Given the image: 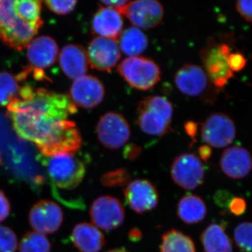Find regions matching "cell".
Wrapping results in <instances>:
<instances>
[{
    "label": "cell",
    "mask_w": 252,
    "mask_h": 252,
    "mask_svg": "<svg viewBox=\"0 0 252 252\" xmlns=\"http://www.w3.org/2000/svg\"><path fill=\"white\" fill-rule=\"evenodd\" d=\"M7 110L17 135L38 148L57 133L63 122L78 109L67 94L24 84Z\"/></svg>",
    "instance_id": "6da1fadb"
},
{
    "label": "cell",
    "mask_w": 252,
    "mask_h": 252,
    "mask_svg": "<svg viewBox=\"0 0 252 252\" xmlns=\"http://www.w3.org/2000/svg\"><path fill=\"white\" fill-rule=\"evenodd\" d=\"M173 107L166 97L152 95L141 100L137 108V124L150 135L162 137L170 132Z\"/></svg>",
    "instance_id": "7a4b0ae2"
},
{
    "label": "cell",
    "mask_w": 252,
    "mask_h": 252,
    "mask_svg": "<svg viewBox=\"0 0 252 252\" xmlns=\"http://www.w3.org/2000/svg\"><path fill=\"white\" fill-rule=\"evenodd\" d=\"M38 31L18 16L14 0H0V39L4 44L22 51L34 39Z\"/></svg>",
    "instance_id": "3957f363"
},
{
    "label": "cell",
    "mask_w": 252,
    "mask_h": 252,
    "mask_svg": "<svg viewBox=\"0 0 252 252\" xmlns=\"http://www.w3.org/2000/svg\"><path fill=\"white\" fill-rule=\"evenodd\" d=\"M46 166L52 183L58 188L65 190L77 187L86 174L84 162L70 154H59L48 157Z\"/></svg>",
    "instance_id": "277c9868"
},
{
    "label": "cell",
    "mask_w": 252,
    "mask_h": 252,
    "mask_svg": "<svg viewBox=\"0 0 252 252\" xmlns=\"http://www.w3.org/2000/svg\"><path fill=\"white\" fill-rule=\"evenodd\" d=\"M117 70L129 85L139 91L150 90L161 77L160 67L157 63L153 60L141 56L124 60Z\"/></svg>",
    "instance_id": "5b68a950"
},
{
    "label": "cell",
    "mask_w": 252,
    "mask_h": 252,
    "mask_svg": "<svg viewBox=\"0 0 252 252\" xmlns=\"http://www.w3.org/2000/svg\"><path fill=\"white\" fill-rule=\"evenodd\" d=\"M230 54L228 44L217 42L214 39L209 40L200 51V58L207 77L210 82L220 89L223 88L233 75L228 66Z\"/></svg>",
    "instance_id": "8992f818"
},
{
    "label": "cell",
    "mask_w": 252,
    "mask_h": 252,
    "mask_svg": "<svg viewBox=\"0 0 252 252\" xmlns=\"http://www.w3.org/2000/svg\"><path fill=\"white\" fill-rule=\"evenodd\" d=\"M96 132L99 142L111 150L120 149L130 137L128 123L124 116L114 112L105 113L100 117Z\"/></svg>",
    "instance_id": "52a82bcc"
},
{
    "label": "cell",
    "mask_w": 252,
    "mask_h": 252,
    "mask_svg": "<svg viewBox=\"0 0 252 252\" xmlns=\"http://www.w3.org/2000/svg\"><path fill=\"white\" fill-rule=\"evenodd\" d=\"M170 174L176 185L186 190L198 188L205 180L203 162L195 154H182L176 158L170 167Z\"/></svg>",
    "instance_id": "ba28073f"
},
{
    "label": "cell",
    "mask_w": 252,
    "mask_h": 252,
    "mask_svg": "<svg viewBox=\"0 0 252 252\" xmlns=\"http://www.w3.org/2000/svg\"><path fill=\"white\" fill-rule=\"evenodd\" d=\"M90 216L94 226L104 231H112L124 223L125 210L119 199L104 195L94 200L91 205Z\"/></svg>",
    "instance_id": "9c48e42d"
},
{
    "label": "cell",
    "mask_w": 252,
    "mask_h": 252,
    "mask_svg": "<svg viewBox=\"0 0 252 252\" xmlns=\"http://www.w3.org/2000/svg\"><path fill=\"white\" fill-rule=\"evenodd\" d=\"M201 135L207 145L215 148H224L234 140L236 128L234 122L228 115L215 113L203 122Z\"/></svg>",
    "instance_id": "30bf717a"
},
{
    "label": "cell",
    "mask_w": 252,
    "mask_h": 252,
    "mask_svg": "<svg viewBox=\"0 0 252 252\" xmlns=\"http://www.w3.org/2000/svg\"><path fill=\"white\" fill-rule=\"evenodd\" d=\"M82 138L75 123L65 120L61 130L38 150L44 157H53L59 154L75 155L80 149Z\"/></svg>",
    "instance_id": "8fae6325"
},
{
    "label": "cell",
    "mask_w": 252,
    "mask_h": 252,
    "mask_svg": "<svg viewBox=\"0 0 252 252\" xmlns=\"http://www.w3.org/2000/svg\"><path fill=\"white\" fill-rule=\"evenodd\" d=\"M89 64L93 69L110 72L121 59V50L117 40L96 36L88 46Z\"/></svg>",
    "instance_id": "7c38bea8"
},
{
    "label": "cell",
    "mask_w": 252,
    "mask_h": 252,
    "mask_svg": "<svg viewBox=\"0 0 252 252\" xmlns=\"http://www.w3.org/2000/svg\"><path fill=\"white\" fill-rule=\"evenodd\" d=\"M63 213L57 203L49 200H41L34 204L29 213L32 228L41 234H51L61 228Z\"/></svg>",
    "instance_id": "4fadbf2b"
},
{
    "label": "cell",
    "mask_w": 252,
    "mask_h": 252,
    "mask_svg": "<svg viewBox=\"0 0 252 252\" xmlns=\"http://www.w3.org/2000/svg\"><path fill=\"white\" fill-rule=\"evenodd\" d=\"M122 14L125 15L135 27L152 29L161 23L164 9L156 0H137L130 1Z\"/></svg>",
    "instance_id": "5bb4252c"
},
{
    "label": "cell",
    "mask_w": 252,
    "mask_h": 252,
    "mask_svg": "<svg viewBox=\"0 0 252 252\" xmlns=\"http://www.w3.org/2000/svg\"><path fill=\"white\" fill-rule=\"evenodd\" d=\"M124 193L129 206L137 214L153 210L158 203L157 188L147 180L132 181L126 186Z\"/></svg>",
    "instance_id": "9a60e30c"
},
{
    "label": "cell",
    "mask_w": 252,
    "mask_h": 252,
    "mask_svg": "<svg viewBox=\"0 0 252 252\" xmlns=\"http://www.w3.org/2000/svg\"><path fill=\"white\" fill-rule=\"evenodd\" d=\"M105 90L102 83L94 76L84 75L75 79L70 89L74 104L84 109H93L102 102Z\"/></svg>",
    "instance_id": "2e32d148"
},
{
    "label": "cell",
    "mask_w": 252,
    "mask_h": 252,
    "mask_svg": "<svg viewBox=\"0 0 252 252\" xmlns=\"http://www.w3.org/2000/svg\"><path fill=\"white\" fill-rule=\"evenodd\" d=\"M210 82L205 69L194 64H185L177 71L175 77L177 89L190 97L203 95L208 89Z\"/></svg>",
    "instance_id": "e0dca14e"
},
{
    "label": "cell",
    "mask_w": 252,
    "mask_h": 252,
    "mask_svg": "<svg viewBox=\"0 0 252 252\" xmlns=\"http://www.w3.org/2000/svg\"><path fill=\"white\" fill-rule=\"evenodd\" d=\"M220 166L225 175L234 180L247 177L252 170V157L244 147L233 146L225 149L220 159Z\"/></svg>",
    "instance_id": "ac0fdd59"
},
{
    "label": "cell",
    "mask_w": 252,
    "mask_h": 252,
    "mask_svg": "<svg viewBox=\"0 0 252 252\" xmlns=\"http://www.w3.org/2000/svg\"><path fill=\"white\" fill-rule=\"evenodd\" d=\"M27 47L28 59L32 69L44 71L52 66L57 59L59 47L56 41L50 36L36 37Z\"/></svg>",
    "instance_id": "d6986e66"
},
{
    "label": "cell",
    "mask_w": 252,
    "mask_h": 252,
    "mask_svg": "<svg viewBox=\"0 0 252 252\" xmlns=\"http://www.w3.org/2000/svg\"><path fill=\"white\" fill-rule=\"evenodd\" d=\"M91 28L98 36L117 40L124 28L122 14L115 9L101 5L93 18Z\"/></svg>",
    "instance_id": "ffe728a7"
},
{
    "label": "cell",
    "mask_w": 252,
    "mask_h": 252,
    "mask_svg": "<svg viewBox=\"0 0 252 252\" xmlns=\"http://www.w3.org/2000/svg\"><path fill=\"white\" fill-rule=\"evenodd\" d=\"M59 57L61 69L69 79L75 80L87 72L89 60L86 50L83 46L68 44L61 50Z\"/></svg>",
    "instance_id": "44dd1931"
},
{
    "label": "cell",
    "mask_w": 252,
    "mask_h": 252,
    "mask_svg": "<svg viewBox=\"0 0 252 252\" xmlns=\"http://www.w3.org/2000/svg\"><path fill=\"white\" fill-rule=\"evenodd\" d=\"M71 239L80 252H99L106 244L102 232L87 222L78 223L74 227Z\"/></svg>",
    "instance_id": "7402d4cb"
},
{
    "label": "cell",
    "mask_w": 252,
    "mask_h": 252,
    "mask_svg": "<svg viewBox=\"0 0 252 252\" xmlns=\"http://www.w3.org/2000/svg\"><path fill=\"white\" fill-rule=\"evenodd\" d=\"M177 215L187 224H195L205 220L207 207L203 199L194 194L184 195L177 205Z\"/></svg>",
    "instance_id": "603a6c76"
},
{
    "label": "cell",
    "mask_w": 252,
    "mask_h": 252,
    "mask_svg": "<svg viewBox=\"0 0 252 252\" xmlns=\"http://www.w3.org/2000/svg\"><path fill=\"white\" fill-rule=\"evenodd\" d=\"M202 245L205 252H233V244L223 225L211 223L203 230Z\"/></svg>",
    "instance_id": "cb8c5ba5"
},
{
    "label": "cell",
    "mask_w": 252,
    "mask_h": 252,
    "mask_svg": "<svg viewBox=\"0 0 252 252\" xmlns=\"http://www.w3.org/2000/svg\"><path fill=\"white\" fill-rule=\"evenodd\" d=\"M119 39L121 51L129 57L139 56L148 48V38L143 32L135 26L123 31Z\"/></svg>",
    "instance_id": "d4e9b609"
},
{
    "label": "cell",
    "mask_w": 252,
    "mask_h": 252,
    "mask_svg": "<svg viewBox=\"0 0 252 252\" xmlns=\"http://www.w3.org/2000/svg\"><path fill=\"white\" fill-rule=\"evenodd\" d=\"M160 249V252H197L193 240L175 229L162 235Z\"/></svg>",
    "instance_id": "484cf974"
},
{
    "label": "cell",
    "mask_w": 252,
    "mask_h": 252,
    "mask_svg": "<svg viewBox=\"0 0 252 252\" xmlns=\"http://www.w3.org/2000/svg\"><path fill=\"white\" fill-rule=\"evenodd\" d=\"M41 1L38 0L14 1V9L25 22L39 29L42 26L41 18Z\"/></svg>",
    "instance_id": "4316f807"
},
{
    "label": "cell",
    "mask_w": 252,
    "mask_h": 252,
    "mask_svg": "<svg viewBox=\"0 0 252 252\" xmlns=\"http://www.w3.org/2000/svg\"><path fill=\"white\" fill-rule=\"evenodd\" d=\"M51 250L49 239L36 231L25 233L19 245L20 252H51Z\"/></svg>",
    "instance_id": "83f0119b"
},
{
    "label": "cell",
    "mask_w": 252,
    "mask_h": 252,
    "mask_svg": "<svg viewBox=\"0 0 252 252\" xmlns=\"http://www.w3.org/2000/svg\"><path fill=\"white\" fill-rule=\"evenodd\" d=\"M19 81L9 72H0V107H5L14 100L19 92Z\"/></svg>",
    "instance_id": "f1b7e54d"
},
{
    "label": "cell",
    "mask_w": 252,
    "mask_h": 252,
    "mask_svg": "<svg viewBox=\"0 0 252 252\" xmlns=\"http://www.w3.org/2000/svg\"><path fill=\"white\" fill-rule=\"evenodd\" d=\"M237 246L243 252H252V222L239 223L234 230Z\"/></svg>",
    "instance_id": "f546056e"
},
{
    "label": "cell",
    "mask_w": 252,
    "mask_h": 252,
    "mask_svg": "<svg viewBox=\"0 0 252 252\" xmlns=\"http://www.w3.org/2000/svg\"><path fill=\"white\" fill-rule=\"evenodd\" d=\"M130 173L126 169H118L102 176L101 182L107 187H120L125 185L130 180Z\"/></svg>",
    "instance_id": "4dcf8cb0"
},
{
    "label": "cell",
    "mask_w": 252,
    "mask_h": 252,
    "mask_svg": "<svg viewBox=\"0 0 252 252\" xmlns=\"http://www.w3.org/2000/svg\"><path fill=\"white\" fill-rule=\"evenodd\" d=\"M18 240L14 231L7 226L0 225V252H16Z\"/></svg>",
    "instance_id": "1f68e13d"
},
{
    "label": "cell",
    "mask_w": 252,
    "mask_h": 252,
    "mask_svg": "<svg viewBox=\"0 0 252 252\" xmlns=\"http://www.w3.org/2000/svg\"><path fill=\"white\" fill-rule=\"evenodd\" d=\"M46 6L51 11L59 15H66L72 12L77 4V1H44Z\"/></svg>",
    "instance_id": "d6a6232c"
},
{
    "label": "cell",
    "mask_w": 252,
    "mask_h": 252,
    "mask_svg": "<svg viewBox=\"0 0 252 252\" xmlns=\"http://www.w3.org/2000/svg\"><path fill=\"white\" fill-rule=\"evenodd\" d=\"M246 59L240 53L230 54L228 57V66L232 72H239L246 65Z\"/></svg>",
    "instance_id": "836d02e7"
},
{
    "label": "cell",
    "mask_w": 252,
    "mask_h": 252,
    "mask_svg": "<svg viewBox=\"0 0 252 252\" xmlns=\"http://www.w3.org/2000/svg\"><path fill=\"white\" fill-rule=\"evenodd\" d=\"M236 9L244 19L252 23V0L237 1Z\"/></svg>",
    "instance_id": "e575fe53"
},
{
    "label": "cell",
    "mask_w": 252,
    "mask_h": 252,
    "mask_svg": "<svg viewBox=\"0 0 252 252\" xmlns=\"http://www.w3.org/2000/svg\"><path fill=\"white\" fill-rule=\"evenodd\" d=\"M230 211L233 215L240 216L245 213L247 210L246 201L243 198L235 197L230 200L229 203Z\"/></svg>",
    "instance_id": "d590c367"
},
{
    "label": "cell",
    "mask_w": 252,
    "mask_h": 252,
    "mask_svg": "<svg viewBox=\"0 0 252 252\" xmlns=\"http://www.w3.org/2000/svg\"><path fill=\"white\" fill-rule=\"evenodd\" d=\"M11 212V205L9 199L4 192L0 190V223L7 219Z\"/></svg>",
    "instance_id": "8d00e7d4"
},
{
    "label": "cell",
    "mask_w": 252,
    "mask_h": 252,
    "mask_svg": "<svg viewBox=\"0 0 252 252\" xmlns=\"http://www.w3.org/2000/svg\"><path fill=\"white\" fill-rule=\"evenodd\" d=\"M130 1H126V0H119V1H102L100 4L102 6H108V7L115 9L122 14L123 11L126 9V6L128 4Z\"/></svg>",
    "instance_id": "74e56055"
},
{
    "label": "cell",
    "mask_w": 252,
    "mask_h": 252,
    "mask_svg": "<svg viewBox=\"0 0 252 252\" xmlns=\"http://www.w3.org/2000/svg\"><path fill=\"white\" fill-rule=\"evenodd\" d=\"M142 149L140 147H137V145L134 144H130L127 146L124 150V157L126 158L129 159V160H135L140 157Z\"/></svg>",
    "instance_id": "f35d334b"
},
{
    "label": "cell",
    "mask_w": 252,
    "mask_h": 252,
    "mask_svg": "<svg viewBox=\"0 0 252 252\" xmlns=\"http://www.w3.org/2000/svg\"><path fill=\"white\" fill-rule=\"evenodd\" d=\"M185 130L189 137L192 138L193 142H195V137L198 130V125L193 122H187L185 125Z\"/></svg>",
    "instance_id": "ab89813d"
},
{
    "label": "cell",
    "mask_w": 252,
    "mask_h": 252,
    "mask_svg": "<svg viewBox=\"0 0 252 252\" xmlns=\"http://www.w3.org/2000/svg\"><path fill=\"white\" fill-rule=\"evenodd\" d=\"M199 155L204 160H207L212 157V149L208 145H204L198 149Z\"/></svg>",
    "instance_id": "60d3db41"
},
{
    "label": "cell",
    "mask_w": 252,
    "mask_h": 252,
    "mask_svg": "<svg viewBox=\"0 0 252 252\" xmlns=\"http://www.w3.org/2000/svg\"><path fill=\"white\" fill-rule=\"evenodd\" d=\"M142 232L137 228H134L130 230L129 233V238L132 241H138L142 238Z\"/></svg>",
    "instance_id": "b9f144b4"
},
{
    "label": "cell",
    "mask_w": 252,
    "mask_h": 252,
    "mask_svg": "<svg viewBox=\"0 0 252 252\" xmlns=\"http://www.w3.org/2000/svg\"><path fill=\"white\" fill-rule=\"evenodd\" d=\"M107 252H128L126 251L124 249H114V250H109Z\"/></svg>",
    "instance_id": "7bdbcfd3"
}]
</instances>
